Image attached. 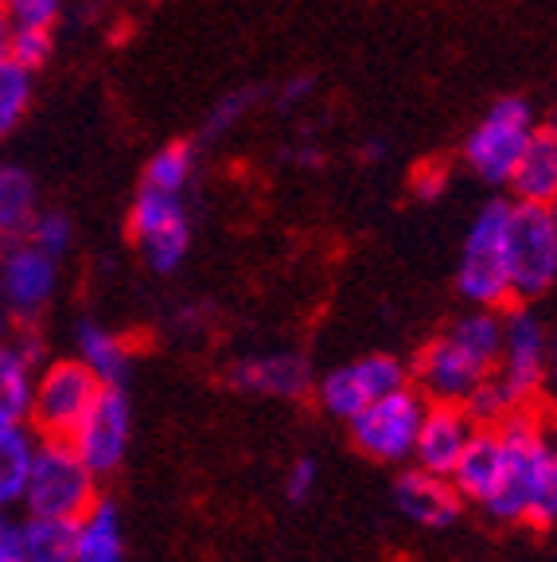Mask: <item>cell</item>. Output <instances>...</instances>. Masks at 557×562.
Returning a JSON list of instances; mask_svg holds the SVG:
<instances>
[{"mask_svg": "<svg viewBox=\"0 0 557 562\" xmlns=\"http://www.w3.org/2000/svg\"><path fill=\"white\" fill-rule=\"evenodd\" d=\"M27 243L39 246L44 255L52 258H67L70 255V246H75V220H70L67 211L59 207H47V211H35L32 223H27Z\"/></svg>", "mask_w": 557, "mask_h": 562, "instance_id": "27", "label": "cell"}, {"mask_svg": "<svg viewBox=\"0 0 557 562\" xmlns=\"http://www.w3.org/2000/svg\"><path fill=\"white\" fill-rule=\"evenodd\" d=\"M129 438H133V406L129 395H125V386H102L67 441L79 449V457L90 465V473L98 481H105V476H114L125 465Z\"/></svg>", "mask_w": 557, "mask_h": 562, "instance_id": "10", "label": "cell"}, {"mask_svg": "<svg viewBox=\"0 0 557 562\" xmlns=\"http://www.w3.org/2000/svg\"><path fill=\"white\" fill-rule=\"evenodd\" d=\"M471 434H476V422L468 418L464 406L429 403L425 418H421L418 441H413L410 465L425 469V473H436V476H453L456 461H461Z\"/></svg>", "mask_w": 557, "mask_h": 562, "instance_id": "16", "label": "cell"}, {"mask_svg": "<svg viewBox=\"0 0 557 562\" xmlns=\"http://www.w3.org/2000/svg\"><path fill=\"white\" fill-rule=\"evenodd\" d=\"M195 172H200V145H195V140H168V145H160V149L148 157L140 184L187 195V188L195 184Z\"/></svg>", "mask_w": 557, "mask_h": 562, "instance_id": "24", "label": "cell"}, {"mask_svg": "<svg viewBox=\"0 0 557 562\" xmlns=\"http://www.w3.org/2000/svg\"><path fill=\"white\" fill-rule=\"evenodd\" d=\"M227 383L235 386L238 395L296 403V398L312 395L316 375L305 351L273 348V351H253V356H242V360L230 363Z\"/></svg>", "mask_w": 557, "mask_h": 562, "instance_id": "13", "label": "cell"}, {"mask_svg": "<svg viewBox=\"0 0 557 562\" xmlns=\"http://www.w3.org/2000/svg\"><path fill=\"white\" fill-rule=\"evenodd\" d=\"M285 160H288V165H296V168H320L323 165V149H320V145H288Z\"/></svg>", "mask_w": 557, "mask_h": 562, "instance_id": "33", "label": "cell"}, {"mask_svg": "<svg viewBox=\"0 0 557 562\" xmlns=\"http://www.w3.org/2000/svg\"><path fill=\"white\" fill-rule=\"evenodd\" d=\"M75 562H129L122 508L110 496H94V504L75 519Z\"/></svg>", "mask_w": 557, "mask_h": 562, "instance_id": "19", "label": "cell"}, {"mask_svg": "<svg viewBox=\"0 0 557 562\" xmlns=\"http://www.w3.org/2000/svg\"><path fill=\"white\" fill-rule=\"evenodd\" d=\"M59 293V258L44 255L27 238L0 246V305L12 321H35Z\"/></svg>", "mask_w": 557, "mask_h": 562, "instance_id": "12", "label": "cell"}, {"mask_svg": "<svg viewBox=\"0 0 557 562\" xmlns=\"http://www.w3.org/2000/svg\"><path fill=\"white\" fill-rule=\"evenodd\" d=\"M507 227H511V200H488L476 211L461 243L456 262V290L468 305L507 308L511 297V270H507Z\"/></svg>", "mask_w": 557, "mask_h": 562, "instance_id": "1", "label": "cell"}, {"mask_svg": "<svg viewBox=\"0 0 557 562\" xmlns=\"http://www.w3.org/2000/svg\"><path fill=\"white\" fill-rule=\"evenodd\" d=\"M35 211H39L35 176L24 165L0 160V246L24 238Z\"/></svg>", "mask_w": 557, "mask_h": 562, "instance_id": "21", "label": "cell"}, {"mask_svg": "<svg viewBox=\"0 0 557 562\" xmlns=\"http://www.w3.org/2000/svg\"><path fill=\"white\" fill-rule=\"evenodd\" d=\"M312 94H316L312 75H288V79L273 90V110H277V114H296L305 102H312Z\"/></svg>", "mask_w": 557, "mask_h": 562, "instance_id": "31", "label": "cell"}, {"mask_svg": "<svg viewBox=\"0 0 557 562\" xmlns=\"http://www.w3.org/2000/svg\"><path fill=\"white\" fill-rule=\"evenodd\" d=\"M488 375L491 368H484L464 344H456L448 328L418 351V360L410 368V383L421 391V398L425 403H448V406L468 403L476 395V386Z\"/></svg>", "mask_w": 557, "mask_h": 562, "instance_id": "11", "label": "cell"}, {"mask_svg": "<svg viewBox=\"0 0 557 562\" xmlns=\"http://www.w3.org/2000/svg\"><path fill=\"white\" fill-rule=\"evenodd\" d=\"M39 363H44V344L35 336L32 321H16L12 336L0 344V430L27 426Z\"/></svg>", "mask_w": 557, "mask_h": 562, "instance_id": "14", "label": "cell"}, {"mask_svg": "<svg viewBox=\"0 0 557 562\" xmlns=\"http://www.w3.org/2000/svg\"><path fill=\"white\" fill-rule=\"evenodd\" d=\"M534 130H538V114H534V105L526 98H496L464 137L461 157L468 165V172L488 188H507Z\"/></svg>", "mask_w": 557, "mask_h": 562, "instance_id": "2", "label": "cell"}, {"mask_svg": "<svg viewBox=\"0 0 557 562\" xmlns=\"http://www.w3.org/2000/svg\"><path fill=\"white\" fill-rule=\"evenodd\" d=\"M265 90L258 87H238V90H227V94L218 98L215 105L207 110V117H203L200 125V140H218V137H230V133L238 130V125L246 122V117L262 105Z\"/></svg>", "mask_w": 557, "mask_h": 562, "instance_id": "26", "label": "cell"}, {"mask_svg": "<svg viewBox=\"0 0 557 562\" xmlns=\"http://www.w3.org/2000/svg\"><path fill=\"white\" fill-rule=\"evenodd\" d=\"M507 270L519 305L546 297L557 285V211L542 203H511Z\"/></svg>", "mask_w": 557, "mask_h": 562, "instance_id": "4", "label": "cell"}, {"mask_svg": "<svg viewBox=\"0 0 557 562\" xmlns=\"http://www.w3.org/2000/svg\"><path fill=\"white\" fill-rule=\"evenodd\" d=\"M35 441H39V434H32V426H4L0 430V512L20 508V501H24Z\"/></svg>", "mask_w": 557, "mask_h": 562, "instance_id": "22", "label": "cell"}, {"mask_svg": "<svg viewBox=\"0 0 557 562\" xmlns=\"http://www.w3.org/2000/svg\"><path fill=\"white\" fill-rule=\"evenodd\" d=\"M12 328H16V321H12V313H9V308L0 305V344L9 340V336H12Z\"/></svg>", "mask_w": 557, "mask_h": 562, "instance_id": "36", "label": "cell"}, {"mask_svg": "<svg viewBox=\"0 0 557 562\" xmlns=\"http://www.w3.org/2000/svg\"><path fill=\"white\" fill-rule=\"evenodd\" d=\"M394 508L410 524L425 527V531H444V527H453L464 516V496L448 476L410 465L394 481Z\"/></svg>", "mask_w": 557, "mask_h": 562, "instance_id": "15", "label": "cell"}, {"mask_svg": "<svg viewBox=\"0 0 557 562\" xmlns=\"http://www.w3.org/2000/svg\"><path fill=\"white\" fill-rule=\"evenodd\" d=\"M386 153H390V145H386L383 137H371L363 145V160H378V157H386Z\"/></svg>", "mask_w": 557, "mask_h": 562, "instance_id": "35", "label": "cell"}, {"mask_svg": "<svg viewBox=\"0 0 557 562\" xmlns=\"http://www.w3.org/2000/svg\"><path fill=\"white\" fill-rule=\"evenodd\" d=\"M98 391H102V383L94 379V371L82 360H75V356L39 363L27 426H32L39 438H70L75 426L82 422V414H87L90 403L98 398Z\"/></svg>", "mask_w": 557, "mask_h": 562, "instance_id": "7", "label": "cell"}, {"mask_svg": "<svg viewBox=\"0 0 557 562\" xmlns=\"http://www.w3.org/2000/svg\"><path fill=\"white\" fill-rule=\"evenodd\" d=\"M542 391H546L549 403H554V411H557V333L549 336V351H546V379H542Z\"/></svg>", "mask_w": 557, "mask_h": 562, "instance_id": "34", "label": "cell"}, {"mask_svg": "<svg viewBox=\"0 0 557 562\" xmlns=\"http://www.w3.org/2000/svg\"><path fill=\"white\" fill-rule=\"evenodd\" d=\"M514 203H542V207H554L557 203V122H538L534 137L526 140L523 157L514 165L511 180Z\"/></svg>", "mask_w": 557, "mask_h": 562, "instance_id": "17", "label": "cell"}, {"mask_svg": "<svg viewBox=\"0 0 557 562\" xmlns=\"http://www.w3.org/2000/svg\"><path fill=\"white\" fill-rule=\"evenodd\" d=\"M24 562H75V519L59 516H24L16 524Z\"/></svg>", "mask_w": 557, "mask_h": 562, "instance_id": "23", "label": "cell"}, {"mask_svg": "<svg viewBox=\"0 0 557 562\" xmlns=\"http://www.w3.org/2000/svg\"><path fill=\"white\" fill-rule=\"evenodd\" d=\"M499 473H503V438H499L496 426H476V434L468 438L448 481L456 484L464 504H476L479 508L499 484Z\"/></svg>", "mask_w": 557, "mask_h": 562, "instance_id": "18", "label": "cell"}, {"mask_svg": "<svg viewBox=\"0 0 557 562\" xmlns=\"http://www.w3.org/2000/svg\"><path fill=\"white\" fill-rule=\"evenodd\" d=\"M12 27H59L70 0H0Z\"/></svg>", "mask_w": 557, "mask_h": 562, "instance_id": "28", "label": "cell"}, {"mask_svg": "<svg viewBox=\"0 0 557 562\" xmlns=\"http://www.w3.org/2000/svg\"><path fill=\"white\" fill-rule=\"evenodd\" d=\"M35 102V70L16 59H0V140L24 125Z\"/></svg>", "mask_w": 557, "mask_h": 562, "instance_id": "25", "label": "cell"}, {"mask_svg": "<svg viewBox=\"0 0 557 562\" xmlns=\"http://www.w3.org/2000/svg\"><path fill=\"white\" fill-rule=\"evenodd\" d=\"M554 211H557V203H554Z\"/></svg>", "mask_w": 557, "mask_h": 562, "instance_id": "37", "label": "cell"}, {"mask_svg": "<svg viewBox=\"0 0 557 562\" xmlns=\"http://www.w3.org/2000/svg\"><path fill=\"white\" fill-rule=\"evenodd\" d=\"M129 238L140 250L152 273H175L192 250V211H187V195L164 192V188L140 184L129 207Z\"/></svg>", "mask_w": 557, "mask_h": 562, "instance_id": "5", "label": "cell"}, {"mask_svg": "<svg viewBox=\"0 0 557 562\" xmlns=\"http://www.w3.org/2000/svg\"><path fill=\"white\" fill-rule=\"evenodd\" d=\"M55 55V27H12L9 59L39 70Z\"/></svg>", "mask_w": 557, "mask_h": 562, "instance_id": "29", "label": "cell"}, {"mask_svg": "<svg viewBox=\"0 0 557 562\" xmlns=\"http://www.w3.org/2000/svg\"><path fill=\"white\" fill-rule=\"evenodd\" d=\"M425 406L429 403L413 383L398 386V391L383 395L348 422L351 441H355L359 453L378 461V465H406L413 457V441H418Z\"/></svg>", "mask_w": 557, "mask_h": 562, "instance_id": "6", "label": "cell"}, {"mask_svg": "<svg viewBox=\"0 0 557 562\" xmlns=\"http://www.w3.org/2000/svg\"><path fill=\"white\" fill-rule=\"evenodd\" d=\"M98 496V476L79 457V449L67 438H39L35 441L32 473H27V488L20 508L27 516H59V519H79L82 512L94 504Z\"/></svg>", "mask_w": 557, "mask_h": 562, "instance_id": "3", "label": "cell"}, {"mask_svg": "<svg viewBox=\"0 0 557 562\" xmlns=\"http://www.w3.org/2000/svg\"><path fill=\"white\" fill-rule=\"evenodd\" d=\"M546 351L549 333L538 316L526 305H507L503 308V351L491 375L499 379L507 395L519 406H531L542 395V379H546Z\"/></svg>", "mask_w": 557, "mask_h": 562, "instance_id": "9", "label": "cell"}, {"mask_svg": "<svg viewBox=\"0 0 557 562\" xmlns=\"http://www.w3.org/2000/svg\"><path fill=\"white\" fill-rule=\"evenodd\" d=\"M316 484H320V465H316V457H296L293 465L285 469V481H281V496L288 504H308L316 496Z\"/></svg>", "mask_w": 557, "mask_h": 562, "instance_id": "30", "label": "cell"}, {"mask_svg": "<svg viewBox=\"0 0 557 562\" xmlns=\"http://www.w3.org/2000/svg\"><path fill=\"white\" fill-rule=\"evenodd\" d=\"M75 360H82L102 386H125L133 375V348L125 336L98 321H79L75 325Z\"/></svg>", "mask_w": 557, "mask_h": 562, "instance_id": "20", "label": "cell"}, {"mask_svg": "<svg viewBox=\"0 0 557 562\" xmlns=\"http://www.w3.org/2000/svg\"><path fill=\"white\" fill-rule=\"evenodd\" d=\"M444 184H448V176H444L441 165H421L418 172H413V192H418L421 200H436V195L444 192Z\"/></svg>", "mask_w": 557, "mask_h": 562, "instance_id": "32", "label": "cell"}, {"mask_svg": "<svg viewBox=\"0 0 557 562\" xmlns=\"http://www.w3.org/2000/svg\"><path fill=\"white\" fill-rule=\"evenodd\" d=\"M410 383V368L390 356V351H371V356H359L351 363L331 368L320 383L312 386L316 398H320L323 414L340 422H351L359 411H366L371 403H378L383 395L398 391V386Z\"/></svg>", "mask_w": 557, "mask_h": 562, "instance_id": "8", "label": "cell"}]
</instances>
